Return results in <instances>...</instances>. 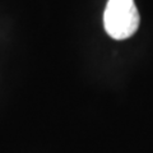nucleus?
I'll list each match as a JSON object with an SVG mask.
<instances>
[{
  "label": "nucleus",
  "mask_w": 153,
  "mask_h": 153,
  "mask_svg": "<svg viewBox=\"0 0 153 153\" xmlns=\"http://www.w3.org/2000/svg\"><path fill=\"white\" fill-rule=\"evenodd\" d=\"M139 13L134 0H108L103 13V26L114 40L131 37L139 27Z\"/></svg>",
  "instance_id": "1"
}]
</instances>
